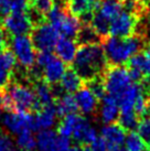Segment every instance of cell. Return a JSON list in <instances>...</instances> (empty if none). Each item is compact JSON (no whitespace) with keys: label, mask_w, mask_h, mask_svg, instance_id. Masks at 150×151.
Returning <instances> with one entry per match:
<instances>
[{"label":"cell","mask_w":150,"mask_h":151,"mask_svg":"<svg viewBox=\"0 0 150 151\" xmlns=\"http://www.w3.org/2000/svg\"><path fill=\"white\" fill-rule=\"evenodd\" d=\"M73 70L79 74L84 82L102 76L108 66L103 46L100 43L79 45L74 61Z\"/></svg>","instance_id":"6da1fadb"},{"label":"cell","mask_w":150,"mask_h":151,"mask_svg":"<svg viewBox=\"0 0 150 151\" xmlns=\"http://www.w3.org/2000/svg\"><path fill=\"white\" fill-rule=\"evenodd\" d=\"M145 38V35L139 33H135L128 38L107 35L100 43L108 64L120 66L124 63H127L131 56L144 49Z\"/></svg>","instance_id":"7a4b0ae2"},{"label":"cell","mask_w":150,"mask_h":151,"mask_svg":"<svg viewBox=\"0 0 150 151\" xmlns=\"http://www.w3.org/2000/svg\"><path fill=\"white\" fill-rule=\"evenodd\" d=\"M46 21L54 27L61 37L73 40H76L82 27V22L79 18L67 11L64 0L63 2H55L54 7L46 16Z\"/></svg>","instance_id":"3957f363"},{"label":"cell","mask_w":150,"mask_h":151,"mask_svg":"<svg viewBox=\"0 0 150 151\" xmlns=\"http://www.w3.org/2000/svg\"><path fill=\"white\" fill-rule=\"evenodd\" d=\"M2 91L7 92L12 101L13 111H25L32 114L41 109L33 88L17 82H10V84Z\"/></svg>","instance_id":"277c9868"},{"label":"cell","mask_w":150,"mask_h":151,"mask_svg":"<svg viewBox=\"0 0 150 151\" xmlns=\"http://www.w3.org/2000/svg\"><path fill=\"white\" fill-rule=\"evenodd\" d=\"M102 77L104 81L106 94L115 97L116 99L133 83L128 70L121 65H108Z\"/></svg>","instance_id":"5b68a950"},{"label":"cell","mask_w":150,"mask_h":151,"mask_svg":"<svg viewBox=\"0 0 150 151\" xmlns=\"http://www.w3.org/2000/svg\"><path fill=\"white\" fill-rule=\"evenodd\" d=\"M30 38L38 52H52L60 39V33L50 22L45 21L34 25Z\"/></svg>","instance_id":"8992f818"},{"label":"cell","mask_w":150,"mask_h":151,"mask_svg":"<svg viewBox=\"0 0 150 151\" xmlns=\"http://www.w3.org/2000/svg\"><path fill=\"white\" fill-rule=\"evenodd\" d=\"M11 49L17 62H19L21 66L29 71L35 64L37 60V50L34 47L33 43L31 41L30 35H18L10 38Z\"/></svg>","instance_id":"52a82bcc"},{"label":"cell","mask_w":150,"mask_h":151,"mask_svg":"<svg viewBox=\"0 0 150 151\" xmlns=\"http://www.w3.org/2000/svg\"><path fill=\"white\" fill-rule=\"evenodd\" d=\"M140 16L135 12L123 10L112 22L109 27V35L117 38H128L136 33L140 24Z\"/></svg>","instance_id":"ba28073f"},{"label":"cell","mask_w":150,"mask_h":151,"mask_svg":"<svg viewBox=\"0 0 150 151\" xmlns=\"http://www.w3.org/2000/svg\"><path fill=\"white\" fill-rule=\"evenodd\" d=\"M131 81L150 86V51H140L127 62Z\"/></svg>","instance_id":"9c48e42d"},{"label":"cell","mask_w":150,"mask_h":151,"mask_svg":"<svg viewBox=\"0 0 150 151\" xmlns=\"http://www.w3.org/2000/svg\"><path fill=\"white\" fill-rule=\"evenodd\" d=\"M1 28L10 38L18 35H29L33 29V23L25 12H11L4 19Z\"/></svg>","instance_id":"30bf717a"},{"label":"cell","mask_w":150,"mask_h":151,"mask_svg":"<svg viewBox=\"0 0 150 151\" xmlns=\"http://www.w3.org/2000/svg\"><path fill=\"white\" fill-rule=\"evenodd\" d=\"M35 138L39 151H69L71 147L70 138L63 137L54 130H41Z\"/></svg>","instance_id":"8fae6325"},{"label":"cell","mask_w":150,"mask_h":151,"mask_svg":"<svg viewBox=\"0 0 150 151\" xmlns=\"http://www.w3.org/2000/svg\"><path fill=\"white\" fill-rule=\"evenodd\" d=\"M2 125L14 134H19L23 130L33 131V115L25 111H8L2 118Z\"/></svg>","instance_id":"7c38bea8"},{"label":"cell","mask_w":150,"mask_h":151,"mask_svg":"<svg viewBox=\"0 0 150 151\" xmlns=\"http://www.w3.org/2000/svg\"><path fill=\"white\" fill-rule=\"evenodd\" d=\"M126 130L118 124H108L100 128V137L104 139L110 151H126Z\"/></svg>","instance_id":"4fadbf2b"},{"label":"cell","mask_w":150,"mask_h":151,"mask_svg":"<svg viewBox=\"0 0 150 151\" xmlns=\"http://www.w3.org/2000/svg\"><path fill=\"white\" fill-rule=\"evenodd\" d=\"M67 11L79 18L83 24H91L96 0H64Z\"/></svg>","instance_id":"5bb4252c"},{"label":"cell","mask_w":150,"mask_h":151,"mask_svg":"<svg viewBox=\"0 0 150 151\" xmlns=\"http://www.w3.org/2000/svg\"><path fill=\"white\" fill-rule=\"evenodd\" d=\"M146 91H150V86L142 84V83L133 82V83L127 87V89H126L125 92L117 98L118 105H119V109H120V113L133 111V107H135V104H136L137 98L139 97V95H140L141 93L146 92Z\"/></svg>","instance_id":"9a60e30c"},{"label":"cell","mask_w":150,"mask_h":151,"mask_svg":"<svg viewBox=\"0 0 150 151\" xmlns=\"http://www.w3.org/2000/svg\"><path fill=\"white\" fill-rule=\"evenodd\" d=\"M75 101L82 115L85 116H93L98 110V99L92 93V91L87 86H83L79 88L74 95Z\"/></svg>","instance_id":"2e32d148"},{"label":"cell","mask_w":150,"mask_h":151,"mask_svg":"<svg viewBox=\"0 0 150 151\" xmlns=\"http://www.w3.org/2000/svg\"><path fill=\"white\" fill-rule=\"evenodd\" d=\"M97 114H98L100 120L105 125L118 122L120 109H119V105L116 98L106 94L100 99V105L98 106Z\"/></svg>","instance_id":"e0dca14e"},{"label":"cell","mask_w":150,"mask_h":151,"mask_svg":"<svg viewBox=\"0 0 150 151\" xmlns=\"http://www.w3.org/2000/svg\"><path fill=\"white\" fill-rule=\"evenodd\" d=\"M98 137L97 130L93 126L87 118L81 115L79 122L72 134V138L79 145H91Z\"/></svg>","instance_id":"ac0fdd59"},{"label":"cell","mask_w":150,"mask_h":151,"mask_svg":"<svg viewBox=\"0 0 150 151\" xmlns=\"http://www.w3.org/2000/svg\"><path fill=\"white\" fill-rule=\"evenodd\" d=\"M16 66L17 59L10 49L0 53V91L4 89L10 84Z\"/></svg>","instance_id":"d6986e66"},{"label":"cell","mask_w":150,"mask_h":151,"mask_svg":"<svg viewBox=\"0 0 150 151\" xmlns=\"http://www.w3.org/2000/svg\"><path fill=\"white\" fill-rule=\"evenodd\" d=\"M58 117L54 105L41 108L33 116V131L51 129L55 125Z\"/></svg>","instance_id":"ffe728a7"},{"label":"cell","mask_w":150,"mask_h":151,"mask_svg":"<svg viewBox=\"0 0 150 151\" xmlns=\"http://www.w3.org/2000/svg\"><path fill=\"white\" fill-rule=\"evenodd\" d=\"M77 50H79V44L76 40L65 37H60L54 47L55 55L65 64L73 63Z\"/></svg>","instance_id":"44dd1931"},{"label":"cell","mask_w":150,"mask_h":151,"mask_svg":"<svg viewBox=\"0 0 150 151\" xmlns=\"http://www.w3.org/2000/svg\"><path fill=\"white\" fill-rule=\"evenodd\" d=\"M124 10V0H102L96 1L94 11L112 22Z\"/></svg>","instance_id":"7402d4cb"},{"label":"cell","mask_w":150,"mask_h":151,"mask_svg":"<svg viewBox=\"0 0 150 151\" xmlns=\"http://www.w3.org/2000/svg\"><path fill=\"white\" fill-rule=\"evenodd\" d=\"M33 91L35 93V96L38 98V101L43 107L54 105L55 101V94L53 88H51V85H49L45 81L37 80L33 83Z\"/></svg>","instance_id":"603a6c76"},{"label":"cell","mask_w":150,"mask_h":151,"mask_svg":"<svg viewBox=\"0 0 150 151\" xmlns=\"http://www.w3.org/2000/svg\"><path fill=\"white\" fill-rule=\"evenodd\" d=\"M58 84L63 93L73 94L77 92L79 88L83 87L84 81L73 68H67Z\"/></svg>","instance_id":"cb8c5ba5"},{"label":"cell","mask_w":150,"mask_h":151,"mask_svg":"<svg viewBox=\"0 0 150 151\" xmlns=\"http://www.w3.org/2000/svg\"><path fill=\"white\" fill-rule=\"evenodd\" d=\"M54 106L60 118H63L64 116L70 115V114H74L79 110L74 96L67 93H63L62 95H58L55 98Z\"/></svg>","instance_id":"d4e9b609"},{"label":"cell","mask_w":150,"mask_h":151,"mask_svg":"<svg viewBox=\"0 0 150 151\" xmlns=\"http://www.w3.org/2000/svg\"><path fill=\"white\" fill-rule=\"evenodd\" d=\"M76 42L79 45L93 44V43L102 42V39L96 33V31L93 29V27L91 24H82L81 30L76 37Z\"/></svg>","instance_id":"484cf974"},{"label":"cell","mask_w":150,"mask_h":151,"mask_svg":"<svg viewBox=\"0 0 150 151\" xmlns=\"http://www.w3.org/2000/svg\"><path fill=\"white\" fill-rule=\"evenodd\" d=\"M17 147L21 151H34L37 149V138L32 130H23L17 134Z\"/></svg>","instance_id":"4316f807"},{"label":"cell","mask_w":150,"mask_h":151,"mask_svg":"<svg viewBox=\"0 0 150 151\" xmlns=\"http://www.w3.org/2000/svg\"><path fill=\"white\" fill-rule=\"evenodd\" d=\"M91 25L93 27V29L96 31V33L100 37V39L103 40L106 38L107 35H109V27H110V21H108L106 18L103 16H100L98 12L93 13L92 21H91Z\"/></svg>","instance_id":"83f0119b"},{"label":"cell","mask_w":150,"mask_h":151,"mask_svg":"<svg viewBox=\"0 0 150 151\" xmlns=\"http://www.w3.org/2000/svg\"><path fill=\"white\" fill-rule=\"evenodd\" d=\"M125 150L126 151H150L147 147V145L144 142V140L140 138V136L135 132L129 131L126 136L125 140Z\"/></svg>","instance_id":"f1b7e54d"},{"label":"cell","mask_w":150,"mask_h":151,"mask_svg":"<svg viewBox=\"0 0 150 151\" xmlns=\"http://www.w3.org/2000/svg\"><path fill=\"white\" fill-rule=\"evenodd\" d=\"M139 117H138L135 111H129V113H120L119 118H118V125L126 131H135L137 129L138 122H139Z\"/></svg>","instance_id":"f546056e"},{"label":"cell","mask_w":150,"mask_h":151,"mask_svg":"<svg viewBox=\"0 0 150 151\" xmlns=\"http://www.w3.org/2000/svg\"><path fill=\"white\" fill-rule=\"evenodd\" d=\"M55 0H29L28 8L34 10L35 12L45 17L54 7Z\"/></svg>","instance_id":"4dcf8cb0"},{"label":"cell","mask_w":150,"mask_h":151,"mask_svg":"<svg viewBox=\"0 0 150 151\" xmlns=\"http://www.w3.org/2000/svg\"><path fill=\"white\" fill-rule=\"evenodd\" d=\"M137 134L150 149V116H144L140 118L137 126Z\"/></svg>","instance_id":"1f68e13d"},{"label":"cell","mask_w":150,"mask_h":151,"mask_svg":"<svg viewBox=\"0 0 150 151\" xmlns=\"http://www.w3.org/2000/svg\"><path fill=\"white\" fill-rule=\"evenodd\" d=\"M86 86L92 91V93L97 97L98 101H100V99L106 95L104 81H103V77H102V76H97L95 78H93V80L86 82Z\"/></svg>","instance_id":"d6a6232c"},{"label":"cell","mask_w":150,"mask_h":151,"mask_svg":"<svg viewBox=\"0 0 150 151\" xmlns=\"http://www.w3.org/2000/svg\"><path fill=\"white\" fill-rule=\"evenodd\" d=\"M0 151H20L10 136L0 131Z\"/></svg>","instance_id":"836d02e7"},{"label":"cell","mask_w":150,"mask_h":151,"mask_svg":"<svg viewBox=\"0 0 150 151\" xmlns=\"http://www.w3.org/2000/svg\"><path fill=\"white\" fill-rule=\"evenodd\" d=\"M11 13V0H0V27L4 19Z\"/></svg>","instance_id":"e575fe53"},{"label":"cell","mask_w":150,"mask_h":151,"mask_svg":"<svg viewBox=\"0 0 150 151\" xmlns=\"http://www.w3.org/2000/svg\"><path fill=\"white\" fill-rule=\"evenodd\" d=\"M29 0H11V12H25Z\"/></svg>","instance_id":"d590c367"},{"label":"cell","mask_w":150,"mask_h":151,"mask_svg":"<svg viewBox=\"0 0 150 151\" xmlns=\"http://www.w3.org/2000/svg\"><path fill=\"white\" fill-rule=\"evenodd\" d=\"M89 146H91L92 151H110L106 141L102 137H97V139L95 141H93Z\"/></svg>","instance_id":"8d00e7d4"},{"label":"cell","mask_w":150,"mask_h":151,"mask_svg":"<svg viewBox=\"0 0 150 151\" xmlns=\"http://www.w3.org/2000/svg\"><path fill=\"white\" fill-rule=\"evenodd\" d=\"M10 43L8 42V34L4 32V30L0 27V53L4 50L9 49L8 46Z\"/></svg>","instance_id":"74e56055"},{"label":"cell","mask_w":150,"mask_h":151,"mask_svg":"<svg viewBox=\"0 0 150 151\" xmlns=\"http://www.w3.org/2000/svg\"><path fill=\"white\" fill-rule=\"evenodd\" d=\"M69 151H84L83 149V145H74V146H71Z\"/></svg>","instance_id":"f35d334b"},{"label":"cell","mask_w":150,"mask_h":151,"mask_svg":"<svg viewBox=\"0 0 150 151\" xmlns=\"http://www.w3.org/2000/svg\"><path fill=\"white\" fill-rule=\"evenodd\" d=\"M147 109H148V113L150 114V91L147 94Z\"/></svg>","instance_id":"ab89813d"},{"label":"cell","mask_w":150,"mask_h":151,"mask_svg":"<svg viewBox=\"0 0 150 151\" xmlns=\"http://www.w3.org/2000/svg\"><path fill=\"white\" fill-rule=\"evenodd\" d=\"M4 110V107H2V91H0V115Z\"/></svg>","instance_id":"60d3db41"},{"label":"cell","mask_w":150,"mask_h":151,"mask_svg":"<svg viewBox=\"0 0 150 151\" xmlns=\"http://www.w3.org/2000/svg\"><path fill=\"white\" fill-rule=\"evenodd\" d=\"M142 4H146V6H148V4H150V0H140Z\"/></svg>","instance_id":"b9f144b4"},{"label":"cell","mask_w":150,"mask_h":151,"mask_svg":"<svg viewBox=\"0 0 150 151\" xmlns=\"http://www.w3.org/2000/svg\"><path fill=\"white\" fill-rule=\"evenodd\" d=\"M148 51H150V39H149V41H148V49H147Z\"/></svg>","instance_id":"7bdbcfd3"}]
</instances>
